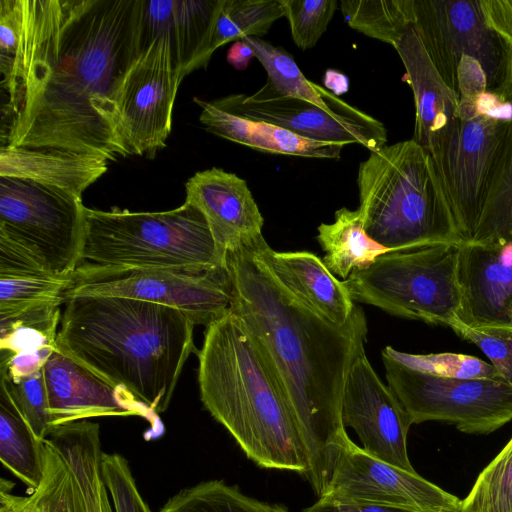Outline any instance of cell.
I'll list each match as a JSON object with an SVG mask.
<instances>
[{
	"mask_svg": "<svg viewBox=\"0 0 512 512\" xmlns=\"http://www.w3.org/2000/svg\"><path fill=\"white\" fill-rule=\"evenodd\" d=\"M143 0H0L2 145L130 156L115 96L145 47Z\"/></svg>",
	"mask_w": 512,
	"mask_h": 512,
	"instance_id": "cell-1",
	"label": "cell"
},
{
	"mask_svg": "<svg viewBox=\"0 0 512 512\" xmlns=\"http://www.w3.org/2000/svg\"><path fill=\"white\" fill-rule=\"evenodd\" d=\"M262 234L225 252L232 303L273 368L297 423L307 456L305 478L318 498L349 438L341 417L350 369L365 351L368 332L356 306L344 325L310 309L277 278Z\"/></svg>",
	"mask_w": 512,
	"mask_h": 512,
	"instance_id": "cell-2",
	"label": "cell"
},
{
	"mask_svg": "<svg viewBox=\"0 0 512 512\" xmlns=\"http://www.w3.org/2000/svg\"><path fill=\"white\" fill-rule=\"evenodd\" d=\"M195 324L181 311L132 298L66 299L57 348L156 414L168 408L194 351Z\"/></svg>",
	"mask_w": 512,
	"mask_h": 512,
	"instance_id": "cell-3",
	"label": "cell"
},
{
	"mask_svg": "<svg viewBox=\"0 0 512 512\" xmlns=\"http://www.w3.org/2000/svg\"><path fill=\"white\" fill-rule=\"evenodd\" d=\"M198 360L201 401L247 458L305 476L306 452L282 385L238 315L230 310L206 327Z\"/></svg>",
	"mask_w": 512,
	"mask_h": 512,
	"instance_id": "cell-4",
	"label": "cell"
},
{
	"mask_svg": "<svg viewBox=\"0 0 512 512\" xmlns=\"http://www.w3.org/2000/svg\"><path fill=\"white\" fill-rule=\"evenodd\" d=\"M357 185L364 229L388 250L463 242L433 159L413 139L370 152Z\"/></svg>",
	"mask_w": 512,
	"mask_h": 512,
	"instance_id": "cell-5",
	"label": "cell"
},
{
	"mask_svg": "<svg viewBox=\"0 0 512 512\" xmlns=\"http://www.w3.org/2000/svg\"><path fill=\"white\" fill-rule=\"evenodd\" d=\"M79 265L203 273L225 267V254L189 203L163 212L84 207Z\"/></svg>",
	"mask_w": 512,
	"mask_h": 512,
	"instance_id": "cell-6",
	"label": "cell"
},
{
	"mask_svg": "<svg viewBox=\"0 0 512 512\" xmlns=\"http://www.w3.org/2000/svg\"><path fill=\"white\" fill-rule=\"evenodd\" d=\"M458 261L459 244L389 251L343 281L357 302L451 327L459 321L462 301Z\"/></svg>",
	"mask_w": 512,
	"mask_h": 512,
	"instance_id": "cell-7",
	"label": "cell"
},
{
	"mask_svg": "<svg viewBox=\"0 0 512 512\" xmlns=\"http://www.w3.org/2000/svg\"><path fill=\"white\" fill-rule=\"evenodd\" d=\"M412 28L458 97V66L468 57L480 63L487 91L512 101V45L488 25L480 0H412Z\"/></svg>",
	"mask_w": 512,
	"mask_h": 512,
	"instance_id": "cell-8",
	"label": "cell"
},
{
	"mask_svg": "<svg viewBox=\"0 0 512 512\" xmlns=\"http://www.w3.org/2000/svg\"><path fill=\"white\" fill-rule=\"evenodd\" d=\"M388 386L413 424L443 421L468 434H488L512 420V384L503 379L436 376L382 350Z\"/></svg>",
	"mask_w": 512,
	"mask_h": 512,
	"instance_id": "cell-9",
	"label": "cell"
},
{
	"mask_svg": "<svg viewBox=\"0 0 512 512\" xmlns=\"http://www.w3.org/2000/svg\"><path fill=\"white\" fill-rule=\"evenodd\" d=\"M82 201L34 182L0 177V234L23 246L60 278L80 264Z\"/></svg>",
	"mask_w": 512,
	"mask_h": 512,
	"instance_id": "cell-10",
	"label": "cell"
},
{
	"mask_svg": "<svg viewBox=\"0 0 512 512\" xmlns=\"http://www.w3.org/2000/svg\"><path fill=\"white\" fill-rule=\"evenodd\" d=\"M73 296L132 298L174 308L195 325L208 326L231 309L226 267L193 273L164 269H128L79 265L65 292Z\"/></svg>",
	"mask_w": 512,
	"mask_h": 512,
	"instance_id": "cell-11",
	"label": "cell"
},
{
	"mask_svg": "<svg viewBox=\"0 0 512 512\" xmlns=\"http://www.w3.org/2000/svg\"><path fill=\"white\" fill-rule=\"evenodd\" d=\"M184 79L170 39H152L126 68L115 103L129 155L153 157L166 146L176 94Z\"/></svg>",
	"mask_w": 512,
	"mask_h": 512,
	"instance_id": "cell-12",
	"label": "cell"
},
{
	"mask_svg": "<svg viewBox=\"0 0 512 512\" xmlns=\"http://www.w3.org/2000/svg\"><path fill=\"white\" fill-rule=\"evenodd\" d=\"M320 499L409 512H460L461 500L421 477L382 461L350 437L335 460Z\"/></svg>",
	"mask_w": 512,
	"mask_h": 512,
	"instance_id": "cell-13",
	"label": "cell"
},
{
	"mask_svg": "<svg viewBox=\"0 0 512 512\" xmlns=\"http://www.w3.org/2000/svg\"><path fill=\"white\" fill-rule=\"evenodd\" d=\"M508 125L485 115L459 119L454 138L433 161L463 242L475 235Z\"/></svg>",
	"mask_w": 512,
	"mask_h": 512,
	"instance_id": "cell-14",
	"label": "cell"
},
{
	"mask_svg": "<svg viewBox=\"0 0 512 512\" xmlns=\"http://www.w3.org/2000/svg\"><path fill=\"white\" fill-rule=\"evenodd\" d=\"M341 417L344 426L355 431L365 452L415 472L407 452L412 420L392 389L380 380L365 351L350 369Z\"/></svg>",
	"mask_w": 512,
	"mask_h": 512,
	"instance_id": "cell-15",
	"label": "cell"
},
{
	"mask_svg": "<svg viewBox=\"0 0 512 512\" xmlns=\"http://www.w3.org/2000/svg\"><path fill=\"white\" fill-rule=\"evenodd\" d=\"M211 102L225 112L264 121L314 141L359 144L370 152L387 145V130L379 120H340L308 101L275 94L264 86L251 95L230 94Z\"/></svg>",
	"mask_w": 512,
	"mask_h": 512,
	"instance_id": "cell-16",
	"label": "cell"
},
{
	"mask_svg": "<svg viewBox=\"0 0 512 512\" xmlns=\"http://www.w3.org/2000/svg\"><path fill=\"white\" fill-rule=\"evenodd\" d=\"M52 426L104 416H139L159 434V415L57 347L43 366ZM52 428V429H53Z\"/></svg>",
	"mask_w": 512,
	"mask_h": 512,
	"instance_id": "cell-17",
	"label": "cell"
},
{
	"mask_svg": "<svg viewBox=\"0 0 512 512\" xmlns=\"http://www.w3.org/2000/svg\"><path fill=\"white\" fill-rule=\"evenodd\" d=\"M458 319L480 331L512 333V241L459 244Z\"/></svg>",
	"mask_w": 512,
	"mask_h": 512,
	"instance_id": "cell-18",
	"label": "cell"
},
{
	"mask_svg": "<svg viewBox=\"0 0 512 512\" xmlns=\"http://www.w3.org/2000/svg\"><path fill=\"white\" fill-rule=\"evenodd\" d=\"M415 104L413 140L438 160L459 127V97L445 83L420 39L409 28L395 47Z\"/></svg>",
	"mask_w": 512,
	"mask_h": 512,
	"instance_id": "cell-19",
	"label": "cell"
},
{
	"mask_svg": "<svg viewBox=\"0 0 512 512\" xmlns=\"http://www.w3.org/2000/svg\"><path fill=\"white\" fill-rule=\"evenodd\" d=\"M186 203L206 218L220 250L262 234L263 217L244 179L220 168L195 173L185 184Z\"/></svg>",
	"mask_w": 512,
	"mask_h": 512,
	"instance_id": "cell-20",
	"label": "cell"
},
{
	"mask_svg": "<svg viewBox=\"0 0 512 512\" xmlns=\"http://www.w3.org/2000/svg\"><path fill=\"white\" fill-rule=\"evenodd\" d=\"M108 161L96 154L1 145L0 177L34 182L82 201L83 192L106 173Z\"/></svg>",
	"mask_w": 512,
	"mask_h": 512,
	"instance_id": "cell-21",
	"label": "cell"
},
{
	"mask_svg": "<svg viewBox=\"0 0 512 512\" xmlns=\"http://www.w3.org/2000/svg\"><path fill=\"white\" fill-rule=\"evenodd\" d=\"M218 5L219 0H143L144 44L166 35L184 77L205 67L204 53Z\"/></svg>",
	"mask_w": 512,
	"mask_h": 512,
	"instance_id": "cell-22",
	"label": "cell"
},
{
	"mask_svg": "<svg viewBox=\"0 0 512 512\" xmlns=\"http://www.w3.org/2000/svg\"><path fill=\"white\" fill-rule=\"evenodd\" d=\"M271 265L280 282L327 321L344 325L351 318L356 305L348 288L317 255L272 250Z\"/></svg>",
	"mask_w": 512,
	"mask_h": 512,
	"instance_id": "cell-23",
	"label": "cell"
},
{
	"mask_svg": "<svg viewBox=\"0 0 512 512\" xmlns=\"http://www.w3.org/2000/svg\"><path fill=\"white\" fill-rule=\"evenodd\" d=\"M193 101L201 109L199 121L205 130L237 144L272 154L318 159L341 156L342 144L306 139L279 126L225 112L198 97Z\"/></svg>",
	"mask_w": 512,
	"mask_h": 512,
	"instance_id": "cell-24",
	"label": "cell"
},
{
	"mask_svg": "<svg viewBox=\"0 0 512 512\" xmlns=\"http://www.w3.org/2000/svg\"><path fill=\"white\" fill-rule=\"evenodd\" d=\"M49 438L66 461L84 512H114L101 472L100 428L81 420L54 427Z\"/></svg>",
	"mask_w": 512,
	"mask_h": 512,
	"instance_id": "cell-25",
	"label": "cell"
},
{
	"mask_svg": "<svg viewBox=\"0 0 512 512\" xmlns=\"http://www.w3.org/2000/svg\"><path fill=\"white\" fill-rule=\"evenodd\" d=\"M253 50L262 64L267 81L263 85L269 91L308 101L340 120L373 123L377 119L348 104L340 97L308 80L293 57L283 48L257 37L242 39Z\"/></svg>",
	"mask_w": 512,
	"mask_h": 512,
	"instance_id": "cell-26",
	"label": "cell"
},
{
	"mask_svg": "<svg viewBox=\"0 0 512 512\" xmlns=\"http://www.w3.org/2000/svg\"><path fill=\"white\" fill-rule=\"evenodd\" d=\"M43 476L39 486L20 496L14 483L1 479L0 512H84L65 459L49 438L43 439Z\"/></svg>",
	"mask_w": 512,
	"mask_h": 512,
	"instance_id": "cell-27",
	"label": "cell"
},
{
	"mask_svg": "<svg viewBox=\"0 0 512 512\" xmlns=\"http://www.w3.org/2000/svg\"><path fill=\"white\" fill-rule=\"evenodd\" d=\"M317 240L325 252L326 267L344 280L390 251L367 235L358 209L345 207L335 212L333 223L319 225Z\"/></svg>",
	"mask_w": 512,
	"mask_h": 512,
	"instance_id": "cell-28",
	"label": "cell"
},
{
	"mask_svg": "<svg viewBox=\"0 0 512 512\" xmlns=\"http://www.w3.org/2000/svg\"><path fill=\"white\" fill-rule=\"evenodd\" d=\"M0 459L29 491L43 476V440L36 438L6 390L0 387Z\"/></svg>",
	"mask_w": 512,
	"mask_h": 512,
	"instance_id": "cell-29",
	"label": "cell"
},
{
	"mask_svg": "<svg viewBox=\"0 0 512 512\" xmlns=\"http://www.w3.org/2000/svg\"><path fill=\"white\" fill-rule=\"evenodd\" d=\"M283 16L281 0H219L205 49V64L220 46L245 37L261 38Z\"/></svg>",
	"mask_w": 512,
	"mask_h": 512,
	"instance_id": "cell-30",
	"label": "cell"
},
{
	"mask_svg": "<svg viewBox=\"0 0 512 512\" xmlns=\"http://www.w3.org/2000/svg\"><path fill=\"white\" fill-rule=\"evenodd\" d=\"M158 512H289L260 501L222 480L202 481L178 491Z\"/></svg>",
	"mask_w": 512,
	"mask_h": 512,
	"instance_id": "cell-31",
	"label": "cell"
},
{
	"mask_svg": "<svg viewBox=\"0 0 512 512\" xmlns=\"http://www.w3.org/2000/svg\"><path fill=\"white\" fill-rule=\"evenodd\" d=\"M61 305L47 304L0 318V355L55 349Z\"/></svg>",
	"mask_w": 512,
	"mask_h": 512,
	"instance_id": "cell-32",
	"label": "cell"
},
{
	"mask_svg": "<svg viewBox=\"0 0 512 512\" xmlns=\"http://www.w3.org/2000/svg\"><path fill=\"white\" fill-rule=\"evenodd\" d=\"M340 9L350 27L394 48L412 28V0H341Z\"/></svg>",
	"mask_w": 512,
	"mask_h": 512,
	"instance_id": "cell-33",
	"label": "cell"
},
{
	"mask_svg": "<svg viewBox=\"0 0 512 512\" xmlns=\"http://www.w3.org/2000/svg\"><path fill=\"white\" fill-rule=\"evenodd\" d=\"M495 239L512 241V121L471 241Z\"/></svg>",
	"mask_w": 512,
	"mask_h": 512,
	"instance_id": "cell-34",
	"label": "cell"
},
{
	"mask_svg": "<svg viewBox=\"0 0 512 512\" xmlns=\"http://www.w3.org/2000/svg\"><path fill=\"white\" fill-rule=\"evenodd\" d=\"M71 280L52 274L0 276V318L47 304L65 303Z\"/></svg>",
	"mask_w": 512,
	"mask_h": 512,
	"instance_id": "cell-35",
	"label": "cell"
},
{
	"mask_svg": "<svg viewBox=\"0 0 512 512\" xmlns=\"http://www.w3.org/2000/svg\"><path fill=\"white\" fill-rule=\"evenodd\" d=\"M460 512H512V438L480 472Z\"/></svg>",
	"mask_w": 512,
	"mask_h": 512,
	"instance_id": "cell-36",
	"label": "cell"
},
{
	"mask_svg": "<svg viewBox=\"0 0 512 512\" xmlns=\"http://www.w3.org/2000/svg\"><path fill=\"white\" fill-rule=\"evenodd\" d=\"M0 387L6 390L36 438L45 439L53 426L43 368L20 378L0 376Z\"/></svg>",
	"mask_w": 512,
	"mask_h": 512,
	"instance_id": "cell-37",
	"label": "cell"
},
{
	"mask_svg": "<svg viewBox=\"0 0 512 512\" xmlns=\"http://www.w3.org/2000/svg\"><path fill=\"white\" fill-rule=\"evenodd\" d=\"M384 349L405 365L436 376L461 379H503L491 364L475 356L451 352L409 354L397 351L391 346H386Z\"/></svg>",
	"mask_w": 512,
	"mask_h": 512,
	"instance_id": "cell-38",
	"label": "cell"
},
{
	"mask_svg": "<svg viewBox=\"0 0 512 512\" xmlns=\"http://www.w3.org/2000/svg\"><path fill=\"white\" fill-rule=\"evenodd\" d=\"M294 43L302 50L313 48L337 9V0H281Z\"/></svg>",
	"mask_w": 512,
	"mask_h": 512,
	"instance_id": "cell-39",
	"label": "cell"
},
{
	"mask_svg": "<svg viewBox=\"0 0 512 512\" xmlns=\"http://www.w3.org/2000/svg\"><path fill=\"white\" fill-rule=\"evenodd\" d=\"M101 472L114 512H153L142 496L125 457L102 452Z\"/></svg>",
	"mask_w": 512,
	"mask_h": 512,
	"instance_id": "cell-40",
	"label": "cell"
},
{
	"mask_svg": "<svg viewBox=\"0 0 512 512\" xmlns=\"http://www.w3.org/2000/svg\"><path fill=\"white\" fill-rule=\"evenodd\" d=\"M450 328L461 339L476 345L489 358L499 375L512 384V333L475 330L460 321Z\"/></svg>",
	"mask_w": 512,
	"mask_h": 512,
	"instance_id": "cell-41",
	"label": "cell"
},
{
	"mask_svg": "<svg viewBox=\"0 0 512 512\" xmlns=\"http://www.w3.org/2000/svg\"><path fill=\"white\" fill-rule=\"evenodd\" d=\"M488 25L512 45V0H480Z\"/></svg>",
	"mask_w": 512,
	"mask_h": 512,
	"instance_id": "cell-42",
	"label": "cell"
},
{
	"mask_svg": "<svg viewBox=\"0 0 512 512\" xmlns=\"http://www.w3.org/2000/svg\"><path fill=\"white\" fill-rule=\"evenodd\" d=\"M302 512H409L399 509L371 506L344 504L318 498L311 506Z\"/></svg>",
	"mask_w": 512,
	"mask_h": 512,
	"instance_id": "cell-43",
	"label": "cell"
},
{
	"mask_svg": "<svg viewBox=\"0 0 512 512\" xmlns=\"http://www.w3.org/2000/svg\"><path fill=\"white\" fill-rule=\"evenodd\" d=\"M255 57L251 47L243 40L233 43L227 52V62L236 70H245L249 61Z\"/></svg>",
	"mask_w": 512,
	"mask_h": 512,
	"instance_id": "cell-44",
	"label": "cell"
},
{
	"mask_svg": "<svg viewBox=\"0 0 512 512\" xmlns=\"http://www.w3.org/2000/svg\"><path fill=\"white\" fill-rule=\"evenodd\" d=\"M324 85L336 96L348 91L349 81L348 78L339 71L329 69L324 75Z\"/></svg>",
	"mask_w": 512,
	"mask_h": 512,
	"instance_id": "cell-45",
	"label": "cell"
}]
</instances>
